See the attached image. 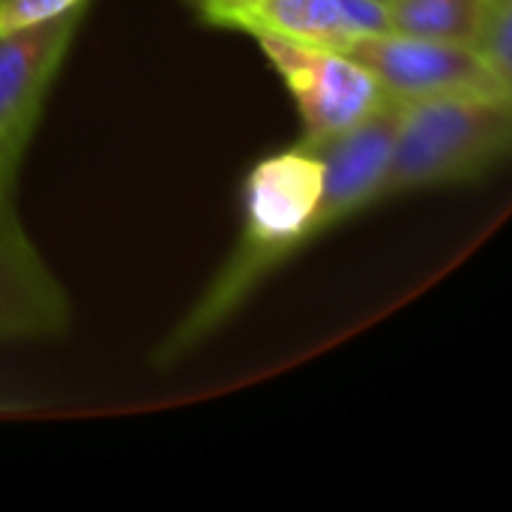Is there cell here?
I'll return each mask as SVG.
<instances>
[{"label": "cell", "instance_id": "6da1fadb", "mask_svg": "<svg viewBox=\"0 0 512 512\" xmlns=\"http://www.w3.org/2000/svg\"><path fill=\"white\" fill-rule=\"evenodd\" d=\"M324 198V162L300 144L261 159L243 183V240L183 327L165 342V354L177 357L207 336L282 258L318 237V210Z\"/></svg>", "mask_w": 512, "mask_h": 512}, {"label": "cell", "instance_id": "7a4b0ae2", "mask_svg": "<svg viewBox=\"0 0 512 512\" xmlns=\"http://www.w3.org/2000/svg\"><path fill=\"white\" fill-rule=\"evenodd\" d=\"M510 99L429 96L402 102L384 198L483 174L510 150Z\"/></svg>", "mask_w": 512, "mask_h": 512}, {"label": "cell", "instance_id": "3957f363", "mask_svg": "<svg viewBox=\"0 0 512 512\" xmlns=\"http://www.w3.org/2000/svg\"><path fill=\"white\" fill-rule=\"evenodd\" d=\"M255 39L300 108L306 147L348 132L387 99L372 72L345 51L315 48L273 33H255Z\"/></svg>", "mask_w": 512, "mask_h": 512}, {"label": "cell", "instance_id": "277c9868", "mask_svg": "<svg viewBox=\"0 0 512 512\" xmlns=\"http://www.w3.org/2000/svg\"><path fill=\"white\" fill-rule=\"evenodd\" d=\"M345 54L372 72L390 99L411 102L429 96H492L510 99L471 45L435 42L405 33H375L357 39Z\"/></svg>", "mask_w": 512, "mask_h": 512}, {"label": "cell", "instance_id": "5b68a950", "mask_svg": "<svg viewBox=\"0 0 512 512\" xmlns=\"http://www.w3.org/2000/svg\"><path fill=\"white\" fill-rule=\"evenodd\" d=\"M399 120H402V102L387 96L357 126L312 147L324 162V198L318 210V234L384 198Z\"/></svg>", "mask_w": 512, "mask_h": 512}, {"label": "cell", "instance_id": "8992f818", "mask_svg": "<svg viewBox=\"0 0 512 512\" xmlns=\"http://www.w3.org/2000/svg\"><path fill=\"white\" fill-rule=\"evenodd\" d=\"M84 9L63 12L57 18L0 30V144L21 153L42 99L75 39Z\"/></svg>", "mask_w": 512, "mask_h": 512}, {"label": "cell", "instance_id": "52a82bcc", "mask_svg": "<svg viewBox=\"0 0 512 512\" xmlns=\"http://www.w3.org/2000/svg\"><path fill=\"white\" fill-rule=\"evenodd\" d=\"M69 300L9 204L0 207V342L63 333Z\"/></svg>", "mask_w": 512, "mask_h": 512}, {"label": "cell", "instance_id": "ba28073f", "mask_svg": "<svg viewBox=\"0 0 512 512\" xmlns=\"http://www.w3.org/2000/svg\"><path fill=\"white\" fill-rule=\"evenodd\" d=\"M237 30L273 33L291 42L348 51L357 33L342 9V0H261Z\"/></svg>", "mask_w": 512, "mask_h": 512}, {"label": "cell", "instance_id": "9c48e42d", "mask_svg": "<svg viewBox=\"0 0 512 512\" xmlns=\"http://www.w3.org/2000/svg\"><path fill=\"white\" fill-rule=\"evenodd\" d=\"M486 9L489 0H393L387 18L393 33L474 48Z\"/></svg>", "mask_w": 512, "mask_h": 512}, {"label": "cell", "instance_id": "30bf717a", "mask_svg": "<svg viewBox=\"0 0 512 512\" xmlns=\"http://www.w3.org/2000/svg\"><path fill=\"white\" fill-rule=\"evenodd\" d=\"M477 57L486 63V69L510 87L512 78V3L510 0H489L486 18L480 24V33L474 39Z\"/></svg>", "mask_w": 512, "mask_h": 512}, {"label": "cell", "instance_id": "8fae6325", "mask_svg": "<svg viewBox=\"0 0 512 512\" xmlns=\"http://www.w3.org/2000/svg\"><path fill=\"white\" fill-rule=\"evenodd\" d=\"M84 3L87 0H0V30L30 27L72 9H84Z\"/></svg>", "mask_w": 512, "mask_h": 512}, {"label": "cell", "instance_id": "7c38bea8", "mask_svg": "<svg viewBox=\"0 0 512 512\" xmlns=\"http://www.w3.org/2000/svg\"><path fill=\"white\" fill-rule=\"evenodd\" d=\"M261 0H198L201 15L210 24H222V27H240V21L258 6Z\"/></svg>", "mask_w": 512, "mask_h": 512}, {"label": "cell", "instance_id": "4fadbf2b", "mask_svg": "<svg viewBox=\"0 0 512 512\" xmlns=\"http://www.w3.org/2000/svg\"><path fill=\"white\" fill-rule=\"evenodd\" d=\"M15 159H18V153L6 150V147L0 144V207H3V204H9V183H12Z\"/></svg>", "mask_w": 512, "mask_h": 512}, {"label": "cell", "instance_id": "5bb4252c", "mask_svg": "<svg viewBox=\"0 0 512 512\" xmlns=\"http://www.w3.org/2000/svg\"><path fill=\"white\" fill-rule=\"evenodd\" d=\"M384 3H393V0H384Z\"/></svg>", "mask_w": 512, "mask_h": 512}]
</instances>
